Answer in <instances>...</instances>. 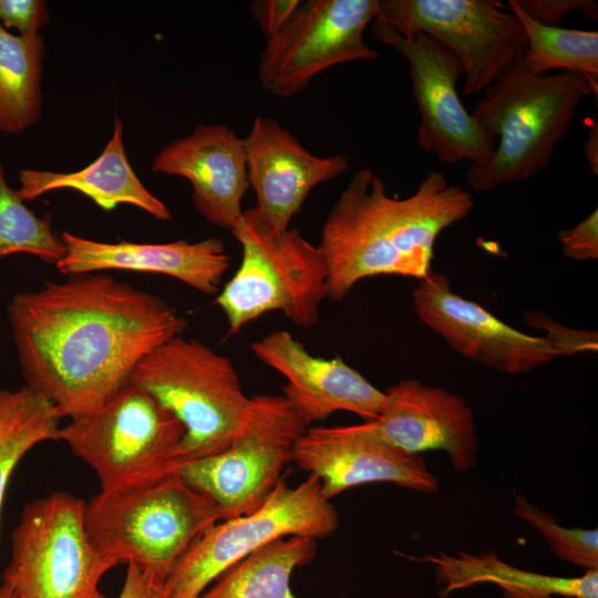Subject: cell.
Listing matches in <instances>:
<instances>
[{
    "label": "cell",
    "mask_w": 598,
    "mask_h": 598,
    "mask_svg": "<svg viewBox=\"0 0 598 598\" xmlns=\"http://www.w3.org/2000/svg\"><path fill=\"white\" fill-rule=\"evenodd\" d=\"M317 540L285 536L269 542L226 569L198 598H298L290 586L298 567L316 556Z\"/></svg>",
    "instance_id": "obj_23"
},
{
    "label": "cell",
    "mask_w": 598,
    "mask_h": 598,
    "mask_svg": "<svg viewBox=\"0 0 598 598\" xmlns=\"http://www.w3.org/2000/svg\"><path fill=\"white\" fill-rule=\"evenodd\" d=\"M420 320L462 355L508 373L532 371L559 355L597 351V333L573 330L540 313L526 315L544 337L524 333L480 303L455 293L446 275L431 270L412 293Z\"/></svg>",
    "instance_id": "obj_9"
},
{
    "label": "cell",
    "mask_w": 598,
    "mask_h": 598,
    "mask_svg": "<svg viewBox=\"0 0 598 598\" xmlns=\"http://www.w3.org/2000/svg\"><path fill=\"white\" fill-rule=\"evenodd\" d=\"M509 10L522 23L527 47L520 64L535 74L554 69L586 76L598 85V32L542 24L529 18L516 0Z\"/></svg>",
    "instance_id": "obj_26"
},
{
    "label": "cell",
    "mask_w": 598,
    "mask_h": 598,
    "mask_svg": "<svg viewBox=\"0 0 598 598\" xmlns=\"http://www.w3.org/2000/svg\"><path fill=\"white\" fill-rule=\"evenodd\" d=\"M254 354L282 374V395L310 425L337 411L365 421L379 416L385 393L341 358L315 357L286 330H276L251 344Z\"/></svg>",
    "instance_id": "obj_18"
},
{
    "label": "cell",
    "mask_w": 598,
    "mask_h": 598,
    "mask_svg": "<svg viewBox=\"0 0 598 598\" xmlns=\"http://www.w3.org/2000/svg\"><path fill=\"white\" fill-rule=\"evenodd\" d=\"M371 32L409 63L412 95L421 118L416 133L421 148L448 164L489 161L497 138L461 101L457 82L464 72L456 55L431 35L421 31L401 33L380 17L371 22Z\"/></svg>",
    "instance_id": "obj_13"
},
{
    "label": "cell",
    "mask_w": 598,
    "mask_h": 598,
    "mask_svg": "<svg viewBox=\"0 0 598 598\" xmlns=\"http://www.w3.org/2000/svg\"><path fill=\"white\" fill-rule=\"evenodd\" d=\"M339 515L313 475L296 486L281 481L249 514L205 529L179 557L162 585L163 598H198L226 569L261 546L285 536L329 537Z\"/></svg>",
    "instance_id": "obj_8"
},
{
    "label": "cell",
    "mask_w": 598,
    "mask_h": 598,
    "mask_svg": "<svg viewBox=\"0 0 598 598\" xmlns=\"http://www.w3.org/2000/svg\"><path fill=\"white\" fill-rule=\"evenodd\" d=\"M41 34L16 35L0 25V132L20 133L42 113Z\"/></svg>",
    "instance_id": "obj_24"
},
{
    "label": "cell",
    "mask_w": 598,
    "mask_h": 598,
    "mask_svg": "<svg viewBox=\"0 0 598 598\" xmlns=\"http://www.w3.org/2000/svg\"><path fill=\"white\" fill-rule=\"evenodd\" d=\"M156 398L183 424L173 462L181 465L226 450L241 429L250 398L229 358L195 339L174 337L147 354L128 382Z\"/></svg>",
    "instance_id": "obj_5"
},
{
    "label": "cell",
    "mask_w": 598,
    "mask_h": 598,
    "mask_svg": "<svg viewBox=\"0 0 598 598\" xmlns=\"http://www.w3.org/2000/svg\"><path fill=\"white\" fill-rule=\"evenodd\" d=\"M423 560L434 564L437 582L444 585L442 597L455 589L489 581L501 586L505 598H553L554 595L598 598L597 569L577 578L553 577L515 568L489 553L458 551L448 556L439 551L437 556L427 555Z\"/></svg>",
    "instance_id": "obj_22"
},
{
    "label": "cell",
    "mask_w": 598,
    "mask_h": 598,
    "mask_svg": "<svg viewBox=\"0 0 598 598\" xmlns=\"http://www.w3.org/2000/svg\"><path fill=\"white\" fill-rule=\"evenodd\" d=\"M401 33L424 32L460 60L463 94L483 92L520 63L527 47L522 23L494 0H380L379 16Z\"/></svg>",
    "instance_id": "obj_12"
},
{
    "label": "cell",
    "mask_w": 598,
    "mask_h": 598,
    "mask_svg": "<svg viewBox=\"0 0 598 598\" xmlns=\"http://www.w3.org/2000/svg\"><path fill=\"white\" fill-rule=\"evenodd\" d=\"M8 316L27 385L61 419L104 405L147 354L187 328L165 300L106 274L18 293Z\"/></svg>",
    "instance_id": "obj_1"
},
{
    "label": "cell",
    "mask_w": 598,
    "mask_h": 598,
    "mask_svg": "<svg viewBox=\"0 0 598 598\" xmlns=\"http://www.w3.org/2000/svg\"><path fill=\"white\" fill-rule=\"evenodd\" d=\"M50 21L43 0H0V25L13 28L19 35L40 34Z\"/></svg>",
    "instance_id": "obj_29"
},
{
    "label": "cell",
    "mask_w": 598,
    "mask_h": 598,
    "mask_svg": "<svg viewBox=\"0 0 598 598\" xmlns=\"http://www.w3.org/2000/svg\"><path fill=\"white\" fill-rule=\"evenodd\" d=\"M380 0H309L266 41L258 63L261 86L275 96L303 92L320 72L340 63L370 61L378 52L363 38Z\"/></svg>",
    "instance_id": "obj_14"
},
{
    "label": "cell",
    "mask_w": 598,
    "mask_h": 598,
    "mask_svg": "<svg viewBox=\"0 0 598 598\" xmlns=\"http://www.w3.org/2000/svg\"><path fill=\"white\" fill-rule=\"evenodd\" d=\"M230 518L215 501L172 472L104 492L84 505L85 532L114 567L134 564L163 585L172 567L208 527Z\"/></svg>",
    "instance_id": "obj_4"
},
{
    "label": "cell",
    "mask_w": 598,
    "mask_h": 598,
    "mask_svg": "<svg viewBox=\"0 0 598 598\" xmlns=\"http://www.w3.org/2000/svg\"><path fill=\"white\" fill-rule=\"evenodd\" d=\"M292 462L319 480L329 501L351 487L375 482L423 493L439 487L421 454L391 446L360 424L308 427L295 445Z\"/></svg>",
    "instance_id": "obj_15"
},
{
    "label": "cell",
    "mask_w": 598,
    "mask_h": 598,
    "mask_svg": "<svg viewBox=\"0 0 598 598\" xmlns=\"http://www.w3.org/2000/svg\"><path fill=\"white\" fill-rule=\"evenodd\" d=\"M563 255L577 260L598 258V212L592 210L576 226L558 233Z\"/></svg>",
    "instance_id": "obj_31"
},
{
    "label": "cell",
    "mask_w": 598,
    "mask_h": 598,
    "mask_svg": "<svg viewBox=\"0 0 598 598\" xmlns=\"http://www.w3.org/2000/svg\"><path fill=\"white\" fill-rule=\"evenodd\" d=\"M514 515L532 525L553 553L578 567L598 569V530L566 528L547 511L532 505L523 495L515 496Z\"/></svg>",
    "instance_id": "obj_28"
},
{
    "label": "cell",
    "mask_w": 598,
    "mask_h": 598,
    "mask_svg": "<svg viewBox=\"0 0 598 598\" xmlns=\"http://www.w3.org/2000/svg\"><path fill=\"white\" fill-rule=\"evenodd\" d=\"M243 141L254 208L271 233L289 229L310 192L349 169L346 155L312 154L272 118L257 116Z\"/></svg>",
    "instance_id": "obj_17"
},
{
    "label": "cell",
    "mask_w": 598,
    "mask_h": 598,
    "mask_svg": "<svg viewBox=\"0 0 598 598\" xmlns=\"http://www.w3.org/2000/svg\"><path fill=\"white\" fill-rule=\"evenodd\" d=\"M522 10L533 20L550 27H560L569 14L577 10L591 20H597L598 6L589 0H516Z\"/></svg>",
    "instance_id": "obj_30"
},
{
    "label": "cell",
    "mask_w": 598,
    "mask_h": 598,
    "mask_svg": "<svg viewBox=\"0 0 598 598\" xmlns=\"http://www.w3.org/2000/svg\"><path fill=\"white\" fill-rule=\"evenodd\" d=\"M19 182L17 193L23 202L34 200L52 190L73 189L86 195L106 212L113 210L118 204H130L158 220L172 218L166 205L142 184L132 168L124 148L123 124L117 116L111 138L89 166L72 173L22 169Z\"/></svg>",
    "instance_id": "obj_21"
},
{
    "label": "cell",
    "mask_w": 598,
    "mask_h": 598,
    "mask_svg": "<svg viewBox=\"0 0 598 598\" xmlns=\"http://www.w3.org/2000/svg\"><path fill=\"white\" fill-rule=\"evenodd\" d=\"M0 598H12L11 590L6 584L0 586Z\"/></svg>",
    "instance_id": "obj_35"
},
{
    "label": "cell",
    "mask_w": 598,
    "mask_h": 598,
    "mask_svg": "<svg viewBox=\"0 0 598 598\" xmlns=\"http://www.w3.org/2000/svg\"><path fill=\"white\" fill-rule=\"evenodd\" d=\"M184 435L183 424L166 406L130 383L97 410L60 429V441L94 471L104 492L172 473Z\"/></svg>",
    "instance_id": "obj_7"
},
{
    "label": "cell",
    "mask_w": 598,
    "mask_h": 598,
    "mask_svg": "<svg viewBox=\"0 0 598 598\" xmlns=\"http://www.w3.org/2000/svg\"><path fill=\"white\" fill-rule=\"evenodd\" d=\"M597 91V84L578 73L539 75L520 63L507 70L483 91L471 112L497 144L489 161L470 163V186L488 192L548 167L582 99Z\"/></svg>",
    "instance_id": "obj_3"
},
{
    "label": "cell",
    "mask_w": 598,
    "mask_h": 598,
    "mask_svg": "<svg viewBox=\"0 0 598 598\" xmlns=\"http://www.w3.org/2000/svg\"><path fill=\"white\" fill-rule=\"evenodd\" d=\"M14 254L55 265L64 257L65 245L54 234L51 216H37L8 185L0 162V258Z\"/></svg>",
    "instance_id": "obj_27"
},
{
    "label": "cell",
    "mask_w": 598,
    "mask_h": 598,
    "mask_svg": "<svg viewBox=\"0 0 598 598\" xmlns=\"http://www.w3.org/2000/svg\"><path fill=\"white\" fill-rule=\"evenodd\" d=\"M584 153L588 161L592 175H598V125L591 121L587 138L584 142Z\"/></svg>",
    "instance_id": "obj_34"
},
{
    "label": "cell",
    "mask_w": 598,
    "mask_h": 598,
    "mask_svg": "<svg viewBox=\"0 0 598 598\" xmlns=\"http://www.w3.org/2000/svg\"><path fill=\"white\" fill-rule=\"evenodd\" d=\"M152 172L186 178L197 210L213 225L233 230L243 217L249 187L244 141L225 125L199 124L154 157Z\"/></svg>",
    "instance_id": "obj_19"
},
{
    "label": "cell",
    "mask_w": 598,
    "mask_h": 598,
    "mask_svg": "<svg viewBox=\"0 0 598 598\" xmlns=\"http://www.w3.org/2000/svg\"><path fill=\"white\" fill-rule=\"evenodd\" d=\"M300 3L299 0H256L249 9L267 41L285 28Z\"/></svg>",
    "instance_id": "obj_32"
},
{
    "label": "cell",
    "mask_w": 598,
    "mask_h": 598,
    "mask_svg": "<svg viewBox=\"0 0 598 598\" xmlns=\"http://www.w3.org/2000/svg\"><path fill=\"white\" fill-rule=\"evenodd\" d=\"M84 505L60 491L23 507L3 573L12 598H106L100 582L114 566L87 537Z\"/></svg>",
    "instance_id": "obj_10"
},
{
    "label": "cell",
    "mask_w": 598,
    "mask_h": 598,
    "mask_svg": "<svg viewBox=\"0 0 598 598\" xmlns=\"http://www.w3.org/2000/svg\"><path fill=\"white\" fill-rule=\"evenodd\" d=\"M384 393L383 410L360 424L363 431L408 453L444 451L457 472L475 467L476 423L462 396L416 379H402Z\"/></svg>",
    "instance_id": "obj_16"
},
{
    "label": "cell",
    "mask_w": 598,
    "mask_h": 598,
    "mask_svg": "<svg viewBox=\"0 0 598 598\" xmlns=\"http://www.w3.org/2000/svg\"><path fill=\"white\" fill-rule=\"evenodd\" d=\"M118 598H163L162 585L136 565L127 564Z\"/></svg>",
    "instance_id": "obj_33"
},
{
    "label": "cell",
    "mask_w": 598,
    "mask_h": 598,
    "mask_svg": "<svg viewBox=\"0 0 598 598\" xmlns=\"http://www.w3.org/2000/svg\"><path fill=\"white\" fill-rule=\"evenodd\" d=\"M472 195L431 171L404 198L388 195L371 169H358L330 209L319 247L328 266V298L340 301L361 280L424 278L440 234L464 219Z\"/></svg>",
    "instance_id": "obj_2"
},
{
    "label": "cell",
    "mask_w": 598,
    "mask_h": 598,
    "mask_svg": "<svg viewBox=\"0 0 598 598\" xmlns=\"http://www.w3.org/2000/svg\"><path fill=\"white\" fill-rule=\"evenodd\" d=\"M61 238L65 255L55 267L69 276L105 270L161 274L215 295L231 262L224 243L214 237L196 243H102L64 230Z\"/></svg>",
    "instance_id": "obj_20"
},
{
    "label": "cell",
    "mask_w": 598,
    "mask_h": 598,
    "mask_svg": "<svg viewBox=\"0 0 598 598\" xmlns=\"http://www.w3.org/2000/svg\"><path fill=\"white\" fill-rule=\"evenodd\" d=\"M60 420L51 401L32 388L0 389V514L17 464L37 444L60 441Z\"/></svg>",
    "instance_id": "obj_25"
},
{
    "label": "cell",
    "mask_w": 598,
    "mask_h": 598,
    "mask_svg": "<svg viewBox=\"0 0 598 598\" xmlns=\"http://www.w3.org/2000/svg\"><path fill=\"white\" fill-rule=\"evenodd\" d=\"M230 233L241 246V261L215 299L228 334L271 310L282 311L298 327L317 324L328 298V266L320 247L296 228L271 233L254 207L244 210Z\"/></svg>",
    "instance_id": "obj_6"
},
{
    "label": "cell",
    "mask_w": 598,
    "mask_h": 598,
    "mask_svg": "<svg viewBox=\"0 0 598 598\" xmlns=\"http://www.w3.org/2000/svg\"><path fill=\"white\" fill-rule=\"evenodd\" d=\"M308 427L282 394L255 395L241 429L226 450L185 463L174 472L215 501L230 518L249 514L282 481L295 445Z\"/></svg>",
    "instance_id": "obj_11"
}]
</instances>
